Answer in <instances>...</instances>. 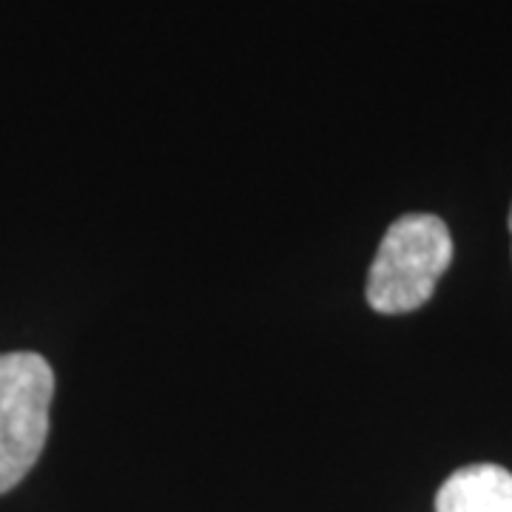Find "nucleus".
<instances>
[{"label": "nucleus", "instance_id": "f257e3e1", "mask_svg": "<svg viewBox=\"0 0 512 512\" xmlns=\"http://www.w3.org/2000/svg\"><path fill=\"white\" fill-rule=\"evenodd\" d=\"M453 262V239L436 214H404L384 234L367 274V302L379 313L421 308Z\"/></svg>", "mask_w": 512, "mask_h": 512}, {"label": "nucleus", "instance_id": "f03ea898", "mask_svg": "<svg viewBox=\"0 0 512 512\" xmlns=\"http://www.w3.org/2000/svg\"><path fill=\"white\" fill-rule=\"evenodd\" d=\"M55 373L40 353H0V495L18 487L43 453Z\"/></svg>", "mask_w": 512, "mask_h": 512}, {"label": "nucleus", "instance_id": "7ed1b4c3", "mask_svg": "<svg viewBox=\"0 0 512 512\" xmlns=\"http://www.w3.org/2000/svg\"><path fill=\"white\" fill-rule=\"evenodd\" d=\"M436 512H512V473L498 464L461 467L441 484Z\"/></svg>", "mask_w": 512, "mask_h": 512}, {"label": "nucleus", "instance_id": "20e7f679", "mask_svg": "<svg viewBox=\"0 0 512 512\" xmlns=\"http://www.w3.org/2000/svg\"><path fill=\"white\" fill-rule=\"evenodd\" d=\"M510 234H512V211H510Z\"/></svg>", "mask_w": 512, "mask_h": 512}]
</instances>
